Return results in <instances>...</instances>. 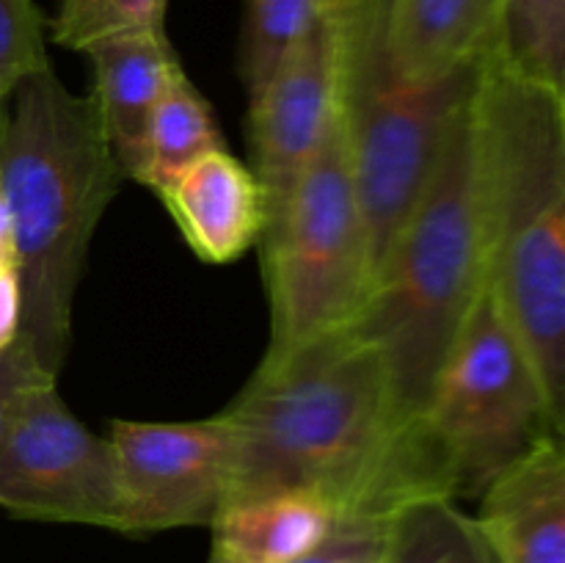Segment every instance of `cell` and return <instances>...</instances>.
<instances>
[{
    "instance_id": "6da1fadb",
    "label": "cell",
    "mask_w": 565,
    "mask_h": 563,
    "mask_svg": "<svg viewBox=\"0 0 565 563\" xmlns=\"http://www.w3.org/2000/svg\"><path fill=\"white\" fill-rule=\"evenodd\" d=\"M224 414L235 439L230 500L298 489L348 517L447 497L419 428L397 417L379 353L351 326L265 353Z\"/></svg>"
},
{
    "instance_id": "7a4b0ae2",
    "label": "cell",
    "mask_w": 565,
    "mask_h": 563,
    "mask_svg": "<svg viewBox=\"0 0 565 563\" xmlns=\"http://www.w3.org/2000/svg\"><path fill=\"white\" fill-rule=\"evenodd\" d=\"M472 132L486 287L565 414V92L489 55Z\"/></svg>"
},
{
    "instance_id": "3957f363",
    "label": "cell",
    "mask_w": 565,
    "mask_h": 563,
    "mask_svg": "<svg viewBox=\"0 0 565 563\" xmlns=\"http://www.w3.org/2000/svg\"><path fill=\"white\" fill-rule=\"evenodd\" d=\"M125 182L92 99L53 66L33 72L6 99L0 196L14 237L22 287L20 346L58 375L97 226Z\"/></svg>"
},
{
    "instance_id": "277c9868",
    "label": "cell",
    "mask_w": 565,
    "mask_h": 563,
    "mask_svg": "<svg viewBox=\"0 0 565 563\" xmlns=\"http://www.w3.org/2000/svg\"><path fill=\"white\" fill-rule=\"evenodd\" d=\"M483 290L486 248L469 94L434 174L348 323L379 353L397 417L408 428H419L436 373Z\"/></svg>"
},
{
    "instance_id": "5b68a950",
    "label": "cell",
    "mask_w": 565,
    "mask_h": 563,
    "mask_svg": "<svg viewBox=\"0 0 565 563\" xmlns=\"http://www.w3.org/2000/svg\"><path fill=\"white\" fill-rule=\"evenodd\" d=\"M334 36L337 114L370 232L375 268L439 160L478 70L441 83L397 72L384 39V0H348L326 17Z\"/></svg>"
},
{
    "instance_id": "8992f818",
    "label": "cell",
    "mask_w": 565,
    "mask_h": 563,
    "mask_svg": "<svg viewBox=\"0 0 565 563\" xmlns=\"http://www.w3.org/2000/svg\"><path fill=\"white\" fill-rule=\"evenodd\" d=\"M563 425L522 340L486 287L419 417L441 489L452 500L478 497L535 442L563 434Z\"/></svg>"
},
{
    "instance_id": "52a82bcc",
    "label": "cell",
    "mask_w": 565,
    "mask_h": 563,
    "mask_svg": "<svg viewBox=\"0 0 565 563\" xmlns=\"http://www.w3.org/2000/svg\"><path fill=\"white\" fill-rule=\"evenodd\" d=\"M259 257L270 307L265 353L290 351L356 318L373 282V254L340 114L265 224Z\"/></svg>"
},
{
    "instance_id": "ba28073f",
    "label": "cell",
    "mask_w": 565,
    "mask_h": 563,
    "mask_svg": "<svg viewBox=\"0 0 565 563\" xmlns=\"http://www.w3.org/2000/svg\"><path fill=\"white\" fill-rule=\"evenodd\" d=\"M0 508L9 517L121 533V495L108 436L66 406L58 379L22 395L0 436Z\"/></svg>"
},
{
    "instance_id": "9c48e42d",
    "label": "cell",
    "mask_w": 565,
    "mask_h": 563,
    "mask_svg": "<svg viewBox=\"0 0 565 563\" xmlns=\"http://www.w3.org/2000/svg\"><path fill=\"white\" fill-rule=\"evenodd\" d=\"M121 533L210 528L230 500L235 439L224 412L202 419H110Z\"/></svg>"
},
{
    "instance_id": "30bf717a",
    "label": "cell",
    "mask_w": 565,
    "mask_h": 563,
    "mask_svg": "<svg viewBox=\"0 0 565 563\" xmlns=\"http://www.w3.org/2000/svg\"><path fill=\"white\" fill-rule=\"evenodd\" d=\"M334 125V36L329 20L318 17L274 75L248 94V169L263 185L268 219L318 158Z\"/></svg>"
},
{
    "instance_id": "8fae6325",
    "label": "cell",
    "mask_w": 565,
    "mask_h": 563,
    "mask_svg": "<svg viewBox=\"0 0 565 563\" xmlns=\"http://www.w3.org/2000/svg\"><path fill=\"white\" fill-rule=\"evenodd\" d=\"M154 196L185 246L207 265L237 263L259 246L268 224L263 185L226 147L199 158Z\"/></svg>"
},
{
    "instance_id": "7c38bea8",
    "label": "cell",
    "mask_w": 565,
    "mask_h": 563,
    "mask_svg": "<svg viewBox=\"0 0 565 563\" xmlns=\"http://www.w3.org/2000/svg\"><path fill=\"white\" fill-rule=\"evenodd\" d=\"M475 513L500 563H565L563 434L535 442L478 495Z\"/></svg>"
},
{
    "instance_id": "4fadbf2b",
    "label": "cell",
    "mask_w": 565,
    "mask_h": 563,
    "mask_svg": "<svg viewBox=\"0 0 565 563\" xmlns=\"http://www.w3.org/2000/svg\"><path fill=\"white\" fill-rule=\"evenodd\" d=\"M92 66V92L99 127L125 180L136 182L149 121L166 88L182 72L169 31L119 36L83 53Z\"/></svg>"
},
{
    "instance_id": "5bb4252c",
    "label": "cell",
    "mask_w": 565,
    "mask_h": 563,
    "mask_svg": "<svg viewBox=\"0 0 565 563\" xmlns=\"http://www.w3.org/2000/svg\"><path fill=\"white\" fill-rule=\"evenodd\" d=\"M500 0H384V39L403 77L441 83L478 70L497 39Z\"/></svg>"
},
{
    "instance_id": "9a60e30c",
    "label": "cell",
    "mask_w": 565,
    "mask_h": 563,
    "mask_svg": "<svg viewBox=\"0 0 565 563\" xmlns=\"http://www.w3.org/2000/svg\"><path fill=\"white\" fill-rule=\"evenodd\" d=\"M340 511L312 491L237 497L210 524L213 550L246 563H296L334 530Z\"/></svg>"
},
{
    "instance_id": "2e32d148",
    "label": "cell",
    "mask_w": 565,
    "mask_h": 563,
    "mask_svg": "<svg viewBox=\"0 0 565 563\" xmlns=\"http://www.w3.org/2000/svg\"><path fill=\"white\" fill-rule=\"evenodd\" d=\"M381 563H500L472 513L458 500L423 495L401 502L386 522Z\"/></svg>"
},
{
    "instance_id": "e0dca14e",
    "label": "cell",
    "mask_w": 565,
    "mask_h": 563,
    "mask_svg": "<svg viewBox=\"0 0 565 563\" xmlns=\"http://www.w3.org/2000/svg\"><path fill=\"white\" fill-rule=\"evenodd\" d=\"M221 147H224V138H221L213 108L182 70L166 88L149 121L136 182L158 193L188 166Z\"/></svg>"
},
{
    "instance_id": "ac0fdd59",
    "label": "cell",
    "mask_w": 565,
    "mask_h": 563,
    "mask_svg": "<svg viewBox=\"0 0 565 563\" xmlns=\"http://www.w3.org/2000/svg\"><path fill=\"white\" fill-rule=\"evenodd\" d=\"M491 59L524 81L565 92V0H500Z\"/></svg>"
},
{
    "instance_id": "d6986e66",
    "label": "cell",
    "mask_w": 565,
    "mask_h": 563,
    "mask_svg": "<svg viewBox=\"0 0 565 563\" xmlns=\"http://www.w3.org/2000/svg\"><path fill=\"white\" fill-rule=\"evenodd\" d=\"M312 0H243L235 70L254 94L318 22Z\"/></svg>"
},
{
    "instance_id": "ffe728a7",
    "label": "cell",
    "mask_w": 565,
    "mask_h": 563,
    "mask_svg": "<svg viewBox=\"0 0 565 563\" xmlns=\"http://www.w3.org/2000/svg\"><path fill=\"white\" fill-rule=\"evenodd\" d=\"M169 0H58L47 20V39L72 53L97 44L166 28Z\"/></svg>"
},
{
    "instance_id": "44dd1931",
    "label": "cell",
    "mask_w": 565,
    "mask_h": 563,
    "mask_svg": "<svg viewBox=\"0 0 565 563\" xmlns=\"http://www.w3.org/2000/svg\"><path fill=\"white\" fill-rule=\"evenodd\" d=\"M50 66L47 17L36 0H0V99Z\"/></svg>"
},
{
    "instance_id": "7402d4cb",
    "label": "cell",
    "mask_w": 565,
    "mask_h": 563,
    "mask_svg": "<svg viewBox=\"0 0 565 563\" xmlns=\"http://www.w3.org/2000/svg\"><path fill=\"white\" fill-rule=\"evenodd\" d=\"M392 513H348L320 546L296 563H381Z\"/></svg>"
},
{
    "instance_id": "603a6c76",
    "label": "cell",
    "mask_w": 565,
    "mask_h": 563,
    "mask_svg": "<svg viewBox=\"0 0 565 563\" xmlns=\"http://www.w3.org/2000/svg\"><path fill=\"white\" fill-rule=\"evenodd\" d=\"M47 379H58V375L39 368L36 359H33L22 346H14L9 353L0 357V436H3L6 425H9L11 414H14L22 395H25L31 386H36L39 381Z\"/></svg>"
},
{
    "instance_id": "cb8c5ba5",
    "label": "cell",
    "mask_w": 565,
    "mask_h": 563,
    "mask_svg": "<svg viewBox=\"0 0 565 563\" xmlns=\"http://www.w3.org/2000/svg\"><path fill=\"white\" fill-rule=\"evenodd\" d=\"M22 334V287L14 268L0 270V357L20 346Z\"/></svg>"
},
{
    "instance_id": "d4e9b609",
    "label": "cell",
    "mask_w": 565,
    "mask_h": 563,
    "mask_svg": "<svg viewBox=\"0 0 565 563\" xmlns=\"http://www.w3.org/2000/svg\"><path fill=\"white\" fill-rule=\"evenodd\" d=\"M14 268V237H11L9 210H6L3 196H0V270Z\"/></svg>"
},
{
    "instance_id": "484cf974",
    "label": "cell",
    "mask_w": 565,
    "mask_h": 563,
    "mask_svg": "<svg viewBox=\"0 0 565 563\" xmlns=\"http://www.w3.org/2000/svg\"><path fill=\"white\" fill-rule=\"evenodd\" d=\"M312 3H315V9H318L320 17H329V14H334L337 9H342L348 0H312Z\"/></svg>"
},
{
    "instance_id": "4316f807",
    "label": "cell",
    "mask_w": 565,
    "mask_h": 563,
    "mask_svg": "<svg viewBox=\"0 0 565 563\" xmlns=\"http://www.w3.org/2000/svg\"><path fill=\"white\" fill-rule=\"evenodd\" d=\"M210 563H246V561H237V557H230V555H221V552H210Z\"/></svg>"
},
{
    "instance_id": "83f0119b",
    "label": "cell",
    "mask_w": 565,
    "mask_h": 563,
    "mask_svg": "<svg viewBox=\"0 0 565 563\" xmlns=\"http://www.w3.org/2000/svg\"><path fill=\"white\" fill-rule=\"evenodd\" d=\"M3 119H6V99H0V130H3Z\"/></svg>"
}]
</instances>
